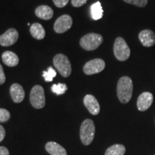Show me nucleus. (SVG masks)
I'll use <instances>...</instances> for the list:
<instances>
[{
	"instance_id": "f03ea898",
	"label": "nucleus",
	"mask_w": 155,
	"mask_h": 155,
	"mask_svg": "<svg viewBox=\"0 0 155 155\" xmlns=\"http://www.w3.org/2000/svg\"><path fill=\"white\" fill-rule=\"evenodd\" d=\"M96 128L91 119H86L83 121L80 129V137L84 145H89L94 139Z\"/></svg>"
},
{
	"instance_id": "4468645a",
	"label": "nucleus",
	"mask_w": 155,
	"mask_h": 155,
	"mask_svg": "<svg viewBox=\"0 0 155 155\" xmlns=\"http://www.w3.org/2000/svg\"><path fill=\"white\" fill-rule=\"evenodd\" d=\"M36 16L38 18L44 19V20H48L53 17V10L51 7L47 5H40L35 9Z\"/></svg>"
},
{
	"instance_id": "39448f33",
	"label": "nucleus",
	"mask_w": 155,
	"mask_h": 155,
	"mask_svg": "<svg viewBox=\"0 0 155 155\" xmlns=\"http://www.w3.org/2000/svg\"><path fill=\"white\" fill-rule=\"evenodd\" d=\"M53 65L64 78L68 77L71 74V64L67 56L63 54H57L53 58Z\"/></svg>"
},
{
	"instance_id": "393cba45",
	"label": "nucleus",
	"mask_w": 155,
	"mask_h": 155,
	"mask_svg": "<svg viewBox=\"0 0 155 155\" xmlns=\"http://www.w3.org/2000/svg\"><path fill=\"white\" fill-rule=\"evenodd\" d=\"M88 0H71V4L73 7H80L85 4H86Z\"/></svg>"
},
{
	"instance_id": "423d86ee",
	"label": "nucleus",
	"mask_w": 155,
	"mask_h": 155,
	"mask_svg": "<svg viewBox=\"0 0 155 155\" xmlns=\"http://www.w3.org/2000/svg\"><path fill=\"white\" fill-rule=\"evenodd\" d=\"M31 105L37 109H40L45 106V97L44 89L41 86L36 85L32 88L30 95Z\"/></svg>"
},
{
	"instance_id": "cd10ccee",
	"label": "nucleus",
	"mask_w": 155,
	"mask_h": 155,
	"mask_svg": "<svg viewBox=\"0 0 155 155\" xmlns=\"http://www.w3.org/2000/svg\"><path fill=\"white\" fill-rule=\"evenodd\" d=\"M0 155H9V150L5 147H0Z\"/></svg>"
},
{
	"instance_id": "aec40b11",
	"label": "nucleus",
	"mask_w": 155,
	"mask_h": 155,
	"mask_svg": "<svg viewBox=\"0 0 155 155\" xmlns=\"http://www.w3.org/2000/svg\"><path fill=\"white\" fill-rule=\"evenodd\" d=\"M51 90L56 95H62L66 92V91L68 90V86L65 83L53 84L51 87Z\"/></svg>"
},
{
	"instance_id": "7ed1b4c3",
	"label": "nucleus",
	"mask_w": 155,
	"mask_h": 155,
	"mask_svg": "<svg viewBox=\"0 0 155 155\" xmlns=\"http://www.w3.org/2000/svg\"><path fill=\"white\" fill-rule=\"evenodd\" d=\"M104 41V38L99 34L89 33L82 37L80 40V45L83 49L91 51L98 48Z\"/></svg>"
},
{
	"instance_id": "9d476101",
	"label": "nucleus",
	"mask_w": 155,
	"mask_h": 155,
	"mask_svg": "<svg viewBox=\"0 0 155 155\" xmlns=\"http://www.w3.org/2000/svg\"><path fill=\"white\" fill-rule=\"evenodd\" d=\"M153 103V95L150 92H144L139 96L137 106L140 111L149 109Z\"/></svg>"
},
{
	"instance_id": "1a4fd4ad",
	"label": "nucleus",
	"mask_w": 155,
	"mask_h": 155,
	"mask_svg": "<svg viewBox=\"0 0 155 155\" xmlns=\"http://www.w3.org/2000/svg\"><path fill=\"white\" fill-rule=\"evenodd\" d=\"M18 38L19 33L17 30L14 28H10L0 36V45L4 47H9L15 44L18 40Z\"/></svg>"
},
{
	"instance_id": "20e7f679",
	"label": "nucleus",
	"mask_w": 155,
	"mask_h": 155,
	"mask_svg": "<svg viewBox=\"0 0 155 155\" xmlns=\"http://www.w3.org/2000/svg\"><path fill=\"white\" fill-rule=\"evenodd\" d=\"M114 53L116 59L119 61H125L129 59L131 50L124 39L119 37L114 44Z\"/></svg>"
},
{
	"instance_id": "f8f14e48",
	"label": "nucleus",
	"mask_w": 155,
	"mask_h": 155,
	"mask_svg": "<svg viewBox=\"0 0 155 155\" xmlns=\"http://www.w3.org/2000/svg\"><path fill=\"white\" fill-rule=\"evenodd\" d=\"M139 41L144 47H152L155 44V34L151 30H144L139 34Z\"/></svg>"
},
{
	"instance_id": "a878e982",
	"label": "nucleus",
	"mask_w": 155,
	"mask_h": 155,
	"mask_svg": "<svg viewBox=\"0 0 155 155\" xmlns=\"http://www.w3.org/2000/svg\"><path fill=\"white\" fill-rule=\"evenodd\" d=\"M6 81V76L4 72L3 68L2 66V65L0 64V85L4 84Z\"/></svg>"
},
{
	"instance_id": "0eeeda50",
	"label": "nucleus",
	"mask_w": 155,
	"mask_h": 155,
	"mask_svg": "<svg viewBox=\"0 0 155 155\" xmlns=\"http://www.w3.org/2000/svg\"><path fill=\"white\" fill-rule=\"evenodd\" d=\"M106 63L105 62L100 58L91 60V61L87 62L83 66V72L85 74L91 75L101 73L105 68Z\"/></svg>"
},
{
	"instance_id": "6ab92c4d",
	"label": "nucleus",
	"mask_w": 155,
	"mask_h": 155,
	"mask_svg": "<svg viewBox=\"0 0 155 155\" xmlns=\"http://www.w3.org/2000/svg\"><path fill=\"white\" fill-rule=\"evenodd\" d=\"M126 148L122 144H114L108 147L105 152V155H124Z\"/></svg>"
},
{
	"instance_id": "5701e85b",
	"label": "nucleus",
	"mask_w": 155,
	"mask_h": 155,
	"mask_svg": "<svg viewBox=\"0 0 155 155\" xmlns=\"http://www.w3.org/2000/svg\"><path fill=\"white\" fill-rule=\"evenodd\" d=\"M10 118V113L5 108H0V122L7 121Z\"/></svg>"
},
{
	"instance_id": "9b49d317",
	"label": "nucleus",
	"mask_w": 155,
	"mask_h": 155,
	"mask_svg": "<svg viewBox=\"0 0 155 155\" xmlns=\"http://www.w3.org/2000/svg\"><path fill=\"white\" fill-rule=\"evenodd\" d=\"M83 103L88 111L92 115H98L100 112V105L98 101L94 96L92 95H86L84 97Z\"/></svg>"
},
{
	"instance_id": "b1692460",
	"label": "nucleus",
	"mask_w": 155,
	"mask_h": 155,
	"mask_svg": "<svg viewBox=\"0 0 155 155\" xmlns=\"http://www.w3.org/2000/svg\"><path fill=\"white\" fill-rule=\"evenodd\" d=\"M53 3L58 8H63L68 3L69 0H53Z\"/></svg>"
},
{
	"instance_id": "f3484780",
	"label": "nucleus",
	"mask_w": 155,
	"mask_h": 155,
	"mask_svg": "<svg viewBox=\"0 0 155 155\" xmlns=\"http://www.w3.org/2000/svg\"><path fill=\"white\" fill-rule=\"evenodd\" d=\"M30 34L37 40H42L45 36V30L40 23H34L30 27Z\"/></svg>"
},
{
	"instance_id": "dca6fc26",
	"label": "nucleus",
	"mask_w": 155,
	"mask_h": 155,
	"mask_svg": "<svg viewBox=\"0 0 155 155\" xmlns=\"http://www.w3.org/2000/svg\"><path fill=\"white\" fill-rule=\"evenodd\" d=\"M4 63L9 67H15L18 65L19 58L12 51H5L2 55Z\"/></svg>"
},
{
	"instance_id": "412c9836",
	"label": "nucleus",
	"mask_w": 155,
	"mask_h": 155,
	"mask_svg": "<svg viewBox=\"0 0 155 155\" xmlns=\"http://www.w3.org/2000/svg\"><path fill=\"white\" fill-rule=\"evenodd\" d=\"M57 75V73L55 72V71L54 70L52 67H49L48 68V71H44L43 74H42V76L44 77L45 81L46 82H51L53 81V78L56 76Z\"/></svg>"
},
{
	"instance_id": "4be33fe9",
	"label": "nucleus",
	"mask_w": 155,
	"mask_h": 155,
	"mask_svg": "<svg viewBox=\"0 0 155 155\" xmlns=\"http://www.w3.org/2000/svg\"><path fill=\"white\" fill-rule=\"evenodd\" d=\"M123 1L139 7H144L148 3V0H123Z\"/></svg>"
},
{
	"instance_id": "a211bd4d",
	"label": "nucleus",
	"mask_w": 155,
	"mask_h": 155,
	"mask_svg": "<svg viewBox=\"0 0 155 155\" xmlns=\"http://www.w3.org/2000/svg\"><path fill=\"white\" fill-rule=\"evenodd\" d=\"M91 13L92 18L94 20H98V19L102 18L104 10H103L100 2H97L93 4L91 7Z\"/></svg>"
},
{
	"instance_id": "f257e3e1",
	"label": "nucleus",
	"mask_w": 155,
	"mask_h": 155,
	"mask_svg": "<svg viewBox=\"0 0 155 155\" xmlns=\"http://www.w3.org/2000/svg\"><path fill=\"white\" fill-rule=\"evenodd\" d=\"M117 96L122 104H127L131 100L133 93V82L129 76L120 78L116 88Z\"/></svg>"
},
{
	"instance_id": "bb28decb",
	"label": "nucleus",
	"mask_w": 155,
	"mask_h": 155,
	"mask_svg": "<svg viewBox=\"0 0 155 155\" xmlns=\"http://www.w3.org/2000/svg\"><path fill=\"white\" fill-rule=\"evenodd\" d=\"M5 134H6V132H5V128H4L2 125H0V142L2 141L3 139H5Z\"/></svg>"
},
{
	"instance_id": "6e6552de",
	"label": "nucleus",
	"mask_w": 155,
	"mask_h": 155,
	"mask_svg": "<svg viewBox=\"0 0 155 155\" xmlns=\"http://www.w3.org/2000/svg\"><path fill=\"white\" fill-rule=\"evenodd\" d=\"M73 19L70 15H64L58 17L54 24V30L57 33H64L72 27Z\"/></svg>"
},
{
	"instance_id": "ddd939ff",
	"label": "nucleus",
	"mask_w": 155,
	"mask_h": 155,
	"mask_svg": "<svg viewBox=\"0 0 155 155\" xmlns=\"http://www.w3.org/2000/svg\"><path fill=\"white\" fill-rule=\"evenodd\" d=\"M10 95L13 101L18 104L24 100L25 93L21 85L18 83H14L10 87Z\"/></svg>"
},
{
	"instance_id": "2eb2a0df",
	"label": "nucleus",
	"mask_w": 155,
	"mask_h": 155,
	"mask_svg": "<svg viewBox=\"0 0 155 155\" xmlns=\"http://www.w3.org/2000/svg\"><path fill=\"white\" fill-rule=\"evenodd\" d=\"M45 149L51 155H67V152L64 147L54 141L48 142L45 145Z\"/></svg>"
}]
</instances>
